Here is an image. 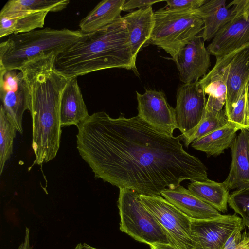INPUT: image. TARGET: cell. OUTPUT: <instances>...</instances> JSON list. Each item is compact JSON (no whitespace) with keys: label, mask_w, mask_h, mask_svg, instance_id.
Segmentation results:
<instances>
[{"label":"cell","mask_w":249,"mask_h":249,"mask_svg":"<svg viewBox=\"0 0 249 249\" xmlns=\"http://www.w3.org/2000/svg\"><path fill=\"white\" fill-rule=\"evenodd\" d=\"M248 90V87L245 89L240 95L237 102L227 118L229 121L241 124L245 126L247 129H249Z\"/></svg>","instance_id":"cell-29"},{"label":"cell","mask_w":249,"mask_h":249,"mask_svg":"<svg viewBox=\"0 0 249 249\" xmlns=\"http://www.w3.org/2000/svg\"><path fill=\"white\" fill-rule=\"evenodd\" d=\"M209 72L219 76L227 86L224 110L228 117L249 84V43L216 57L215 65Z\"/></svg>","instance_id":"cell-7"},{"label":"cell","mask_w":249,"mask_h":249,"mask_svg":"<svg viewBox=\"0 0 249 249\" xmlns=\"http://www.w3.org/2000/svg\"><path fill=\"white\" fill-rule=\"evenodd\" d=\"M199 82L205 94L208 96L206 106L216 111L223 109L227 92L225 82L219 76L209 71Z\"/></svg>","instance_id":"cell-26"},{"label":"cell","mask_w":249,"mask_h":249,"mask_svg":"<svg viewBox=\"0 0 249 249\" xmlns=\"http://www.w3.org/2000/svg\"><path fill=\"white\" fill-rule=\"evenodd\" d=\"M69 3V0H10L2 8L0 17L19 12H59Z\"/></svg>","instance_id":"cell-25"},{"label":"cell","mask_w":249,"mask_h":249,"mask_svg":"<svg viewBox=\"0 0 249 249\" xmlns=\"http://www.w3.org/2000/svg\"><path fill=\"white\" fill-rule=\"evenodd\" d=\"M231 163L229 175L223 182L229 190L249 188V130L243 129L231 147Z\"/></svg>","instance_id":"cell-15"},{"label":"cell","mask_w":249,"mask_h":249,"mask_svg":"<svg viewBox=\"0 0 249 249\" xmlns=\"http://www.w3.org/2000/svg\"><path fill=\"white\" fill-rule=\"evenodd\" d=\"M83 249H100L96 248H95L94 247H92L90 245H89V244L87 243H84L83 244Z\"/></svg>","instance_id":"cell-35"},{"label":"cell","mask_w":249,"mask_h":249,"mask_svg":"<svg viewBox=\"0 0 249 249\" xmlns=\"http://www.w3.org/2000/svg\"><path fill=\"white\" fill-rule=\"evenodd\" d=\"M84 35L80 30L47 27L11 35L0 44V70L20 71L30 62L58 55Z\"/></svg>","instance_id":"cell-4"},{"label":"cell","mask_w":249,"mask_h":249,"mask_svg":"<svg viewBox=\"0 0 249 249\" xmlns=\"http://www.w3.org/2000/svg\"><path fill=\"white\" fill-rule=\"evenodd\" d=\"M89 115L77 78L70 79L61 98L60 116L61 127L71 125L77 126Z\"/></svg>","instance_id":"cell-18"},{"label":"cell","mask_w":249,"mask_h":249,"mask_svg":"<svg viewBox=\"0 0 249 249\" xmlns=\"http://www.w3.org/2000/svg\"><path fill=\"white\" fill-rule=\"evenodd\" d=\"M77 148L96 178L139 195L160 196L183 181L208 179L207 167L187 152L179 136L156 130L138 115L117 118L105 112L77 126Z\"/></svg>","instance_id":"cell-1"},{"label":"cell","mask_w":249,"mask_h":249,"mask_svg":"<svg viewBox=\"0 0 249 249\" xmlns=\"http://www.w3.org/2000/svg\"><path fill=\"white\" fill-rule=\"evenodd\" d=\"M248 110H249V84L248 86Z\"/></svg>","instance_id":"cell-37"},{"label":"cell","mask_w":249,"mask_h":249,"mask_svg":"<svg viewBox=\"0 0 249 249\" xmlns=\"http://www.w3.org/2000/svg\"><path fill=\"white\" fill-rule=\"evenodd\" d=\"M227 7L232 9L231 18L207 47L210 54L215 57L249 43V0H234Z\"/></svg>","instance_id":"cell-9"},{"label":"cell","mask_w":249,"mask_h":249,"mask_svg":"<svg viewBox=\"0 0 249 249\" xmlns=\"http://www.w3.org/2000/svg\"><path fill=\"white\" fill-rule=\"evenodd\" d=\"M204 42L199 36H196L183 47L174 60L179 79L184 83L199 81L209 72L210 53Z\"/></svg>","instance_id":"cell-14"},{"label":"cell","mask_w":249,"mask_h":249,"mask_svg":"<svg viewBox=\"0 0 249 249\" xmlns=\"http://www.w3.org/2000/svg\"><path fill=\"white\" fill-rule=\"evenodd\" d=\"M247 227L248 228V229H249V226H248Z\"/></svg>","instance_id":"cell-38"},{"label":"cell","mask_w":249,"mask_h":249,"mask_svg":"<svg viewBox=\"0 0 249 249\" xmlns=\"http://www.w3.org/2000/svg\"><path fill=\"white\" fill-rule=\"evenodd\" d=\"M17 131L10 122L2 106L0 107V175L13 153V141Z\"/></svg>","instance_id":"cell-27"},{"label":"cell","mask_w":249,"mask_h":249,"mask_svg":"<svg viewBox=\"0 0 249 249\" xmlns=\"http://www.w3.org/2000/svg\"><path fill=\"white\" fill-rule=\"evenodd\" d=\"M155 24L148 44L157 46L174 61L179 51L203 31V22L195 11H171L165 7L154 12Z\"/></svg>","instance_id":"cell-5"},{"label":"cell","mask_w":249,"mask_h":249,"mask_svg":"<svg viewBox=\"0 0 249 249\" xmlns=\"http://www.w3.org/2000/svg\"><path fill=\"white\" fill-rule=\"evenodd\" d=\"M151 249H178L170 244L155 243L149 245Z\"/></svg>","instance_id":"cell-34"},{"label":"cell","mask_w":249,"mask_h":249,"mask_svg":"<svg viewBox=\"0 0 249 249\" xmlns=\"http://www.w3.org/2000/svg\"><path fill=\"white\" fill-rule=\"evenodd\" d=\"M122 18L92 33L85 34L78 41L58 54L55 70L68 79L109 68H124L139 74Z\"/></svg>","instance_id":"cell-3"},{"label":"cell","mask_w":249,"mask_h":249,"mask_svg":"<svg viewBox=\"0 0 249 249\" xmlns=\"http://www.w3.org/2000/svg\"><path fill=\"white\" fill-rule=\"evenodd\" d=\"M243 237L242 241L235 248L224 247L222 249H249V232L246 231L243 233Z\"/></svg>","instance_id":"cell-33"},{"label":"cell","mask_w":249,"mask_h":249,"mask_svg":"<svg viewBox=\"0 0 249 249\" xmlns=\"http://www.w3.org/2000/svg\"><path fill=\"white\" fill-rule=\"evenodd\" d=\"M57 55L34 60L21 69L29 93V108L32 120L33 165L48 162L55 158L61 135L60 106L62 92L69 80L57 72L54 62Z\"/></svg>","instance_id":"cell-2"},{"label":"cell","mask_w":249,"mask_h":249,"mask_svg":"<svg viewBox=\"0 0 249 249\" xmlns=\"http://www.w3.org/2000/svg\"><path fill=\"white\" fill-rule=\"evenodd\" d=\"M17 249H33L30 242V229L27 227L25 228L24 239Z\"/></svg>","instance_id":"cell-32"},{"label":"cell","mask_w":249,"mask_h":249,"mask_svg":"<svg viewBox=\"0 0 249 249\" xmlns=\"http://www.w3.org/2000/svg\"><path fill=\"white\" fill-rule=\"evenodd\" d=\"M162 0H126L123 4L122 9V11H127L134 9H138L152 6V5L161 2Z\"/></svg>","instance_id":"cell-31"},{"label":"cell","mask_w":249,"mask_h":249,"mask_svg":"<svg viewBox=\"0 0 249 249\" xmlns=\"http://www.w3.org/2000/svg\"><path fill=\"white\" fill-rule=\"evenodd\" d=\"M122 19L128 32L132 53L136 58L142 47L148 43L155 24V15L152 6L131 12Z\"/></svg>","instance_id":"cell-17"},{"label":"cell","mask_w":249,"mask_h":249,"mask_svg":"<svg viewBox=\"0 0 249 249\" xmlns=\"http://www.w3.org/2000/svg\"><path fill=\"white\" fill-rule=\"evenodd\" d=\"M138 116L156 130L169 136L178 128L175 108L161 91L146 89L143 94L136 92Z\"/></svg>","instance_id":"cell-12"},{"label":"cell","mask_w":249,"mask_h":249,"mask_svg":"<svg viewBox=\"0 0 249 249\" xmlns=\"http://www.w3.org/2000/svg\"><path fill=\"white\" fill-rule=\"evenodd\" d=\"M139 196L165 231L170 245L178 249H193L190 218L161 196Z\"/></svg>","instance_id":"cell-8"},{"label":"cell","mask_w":249,"mask_h":249,"mask_svg":"<svg viewBox=\"0 0 249 249\" xmlns=\"http://www.w3.org/2000/svg\"><path fill=\"white\" fill-rule=\"evenodd\" d=\"M247 129L245 126L229 121L223 126L202 137L191 144L194 149L205 152L208 157L217 156L230 147L238 130Z\"/></svg>","instance_id":"cell-20"},{"label":"cell","mask_w":249,"mask_h":249,"mask_svg":"<svg viewBox=\"0 0 249 249\" xmlns=\"http://www.w3.org/2000/svg\"><path fill=\"white\" fill-rule=\"evenodd\" d=\"M0 98L9 120L22 134L23 114L29 108V93L21 71L0 70Z\"/></svg>","instance_id":"cell-10"},{"label":"cell","mask_w":249,"mask_h":249,"mask_svg":"<svg viewBox=\"0 0 249 249\" xmlns=\"http://www.w3.org/2000/svg\"><path fill=\"white\" fill-rule=\"evenodd\" d=\"M74 249H83V245L81 243L78 244Z\"/></svg>","instance_id":"cell-36"},{"label":"cell","mask_w":249,"mask_h":249,"mask_svg":"<svg viewBox=\"0 0 249 249\" xmlns=\"http://www.w3.org/2000/svg\"><path fill=\"white\" fill-rule=\"evenodd\" d=\"M195 12L203 22V31L198 36L204 41L212 40L232 17V9L227 7L225 0H207Z\"/></svg>","instance_id":"cell-19"},{"label":"cell","mask_w":249,"mask_h":249,"mask_svg":"<svg viewBox=\"0 0 249 249\" xmlns=\"http://www.w3.org/2000/svg\"><path fill=\"white\" fill-rule=\"evenodd\" d=\"M118 207L121 231L149 245L170 244L165 231L142 202L139 194L131 189H119Z\"/></svg>","instance_id":"cell-6"},{"label":"cell","mask_w":249,"mask_h":249,"mask_svg":"<svg viewBox=\"0 0 249 249\" xmlns=\"http://www.w3.org/2000/svg\"><path fill=\"white\" fill-rule=\"evenodd\" d=\"M160 195L191 219L208 220L222 215L218 211L180 185L174 188H166Z\"/></svg>","instance_id":"cell-16"},{"label":"cell","mask_w":249,"mask_h":249,"mask_svg":"<svg viewBox=\"0 0 249 249\" xmlns=\"http://www.w3.org/2000/svg\"><path fill=\"white\" fill-rule=\"evenodd\" d=\"M228 204L242 217L245 227L249 226V188L235 190L230 194Z\"/></svg>","instance_id":"cell-28"},{"label":"cell","mask_w":249,"mask_h":249,"mask_svg":"<svg viewBox=\"0 0 249 249\" xmlns=\"http://www.w3.org/2000/svg\"><path fill=\"white\" fill-rule=\"evenodd\" d=\"M49 11L19 12L0 17V37L43 27Z\"/></svg>","instance_id":"cell-22"},{"label":"cell","mask_w":249,"mask_h":249,"mask_svg":"<svg viewBox=\"0 0 249 249\" xmlns=\"http://www.w3.org/2000/svg\"><path fill=\"white\" fill-rule=\"evenodd\" d=\"M207 0H166L165 8L179 12L195 11L203 5Z\"/></svg>","instance_id":"cell-30"},{"label":"cell","mask_w":249,"mask_h":249,"mask_svg":"<svg viewBox=\"0 0 249 249\" xmlns=\"http://www.w3.org/2000/svg\"><path fill=\"white\" fill-rule=\"evenodd\" d=\"M193 249H222L230 236L245 226L236 214L208 220L191 219Z\"/></svg>","instance_id":"cell-11"},{"label":"cell","mask_w":249,"mask_h":249,"mask_svg":"<svg viewBox=\"0 0 249 249\" xmlns=\"http://www.w3.org/2000/svg\"><path fill=\"white\" fill-rule=\"evenodd\" d=\"M188 189L197 198L219 212H226L229 197V190L224 183L208 179L193 181Z\"/></svg>","instance_id":"cell-23"},{"label":"cell","mask_w":249,"mask_h":249,"mask_svg":"<svg viewBox=\"0 0 249 249\" xmlns=\"http://www.w3.org/2000/svg\"><path fill=\"white\" fill-rule=\"evenodd\" d=\"M228 122L224 109L215 110L206 105L200 122L193 129L179 135L185 147L215 130L224 126Z\"/></svg>","instance_id":"cell-24"},{"label":"cell","mask_w":249,"mask_h":249,"mask_svg":"<svg viewBox=\"0 0 249 249\" xmlns=\"http://www.w3.org/2000/svg\"><path fill=\"white\" fill-rule=\"evenodd\" d=\"M206 102V94L199 81L184 83L178 88L175 111L178 129L182 134L200 122Z\"/></svg>","instance_id":"cell-13"},{"label":"cell","mask_w":249,"mask_h":249,"mask_svg":"<svg viewBox=\"0 0 249 249\" xmlns=\"http://www.w3.org/2000/svg\"><path fill=\"white\" fill-rule=\"evenodd\" d=\"M125 0H103L80 22V30L84 34L94 32L122 18V6Z\"/></svg>","instance_id":"cell-21"}]
</instances>
